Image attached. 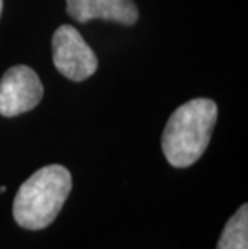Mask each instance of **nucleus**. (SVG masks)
Returning a JSON list of instances; mask_svg holds the SVG:
<instances>
[{
    "label": "nucleus",
    "mask_w": 248,
    "mask_h": 249,
    "mask_svg": "<svg viewBox=\"0 0 248 249\" xmlns=\"http://www.w3.org/2000/svg\"><path fill=\"white\" fill-rule=\"evenodd\" d=\"M216 121L218 107L213 100L193 98L181 105L168 119L161 137L168 162L177 169L197 162L208 148Z\"/></svg>",
    "instance_id": "nucleus-1"
},
{
    "label": "nucleus",
    "mask_w": 248,
    "mask_h": 249,
    "mask_svg": "<svg viewBox=\"0 0 248 249\" xmlns=\"http://www.w3.org/2000/svg\"><path fill=\"white\" fill-rule=\"evenodd\" d=\"M73 178L66 167L50 164L21 185L13 201V217L26 230H42L54 224L71 193Z\"/></svg>",
    "instance_id": "nucleus-2"
},
{
    "label": "nucleus",
    "mask_w": 248,
    "mask_h": 249,
    "mask_svg": "<svg viewBox=\"0 0 248 249\" xmlns=\"http://www.w3.org/2000/svg\"><path fill=\"white\" fill-rule=\"evenodd\" d=\"M54 65L61 76L81 82L97 71L98 60L75 26L61 24L52 37Z\"/></svg>",
    "instance_id": "nucleus-3"
},
{
    "label": "nucleus",
    "mask_w": 248,
    "mask_h": 249,
    "mask_svg": "<svg viewBox=\"0 0 248 249\" xmlns=\"http://www.w3.org/2000/svg\"><path fill=\"white\" fill-rule=\"evenodd\" d=\"M42 97L44 86L29 66L10 68L0 79V114L5 118H15L34 109Z\"/></svg>",
    "instance_id": "nucleus-4"
},
{
    "label": "nucleus",
    "mask_w": 248,
    "mask_h": 249,
    "mask_svg": "<svg viewBox=\"0 0 248 249\" xmlns=\"http://www.w3.org/2000/svg\"><path fill=\"white\" fill-rule=\"evenodd\" d=\"M66 12L77 23L98 18L133 26L139 19L133 0H66Z\"/></svg>",
    "instance_id": "nucleus-5"
},
{
    "label": "nucleus",
    "mask_w": 248,
    "mask_h": 249,
    "mask_svg": "<svg viewBox=\"0 0 248 249\" xmlns=\"http://www.w3.org/2000/svg\"><path fill=\"white\" fill-rule=\"evenodd\" d=\"M216 249H248V206L242 204L226 222Z\"/></svg>",
    "instance_id": "nucleus-6"
},
{
    "label": "nucleus",
    "mask_w": 248,
    "mask_h": 249,
    "mask_svg": "<svg viewBox=\"0 0 248 249\" xmlns=\"http://www.w3.org/2000/svg\"><path fill=\"white\" fill-rule=\"evenodd\" d=\"M2 8H3V0H0V15H2Z\"/></svg>",
    "instance_id": "nucleus-7"
}]
</instances>
